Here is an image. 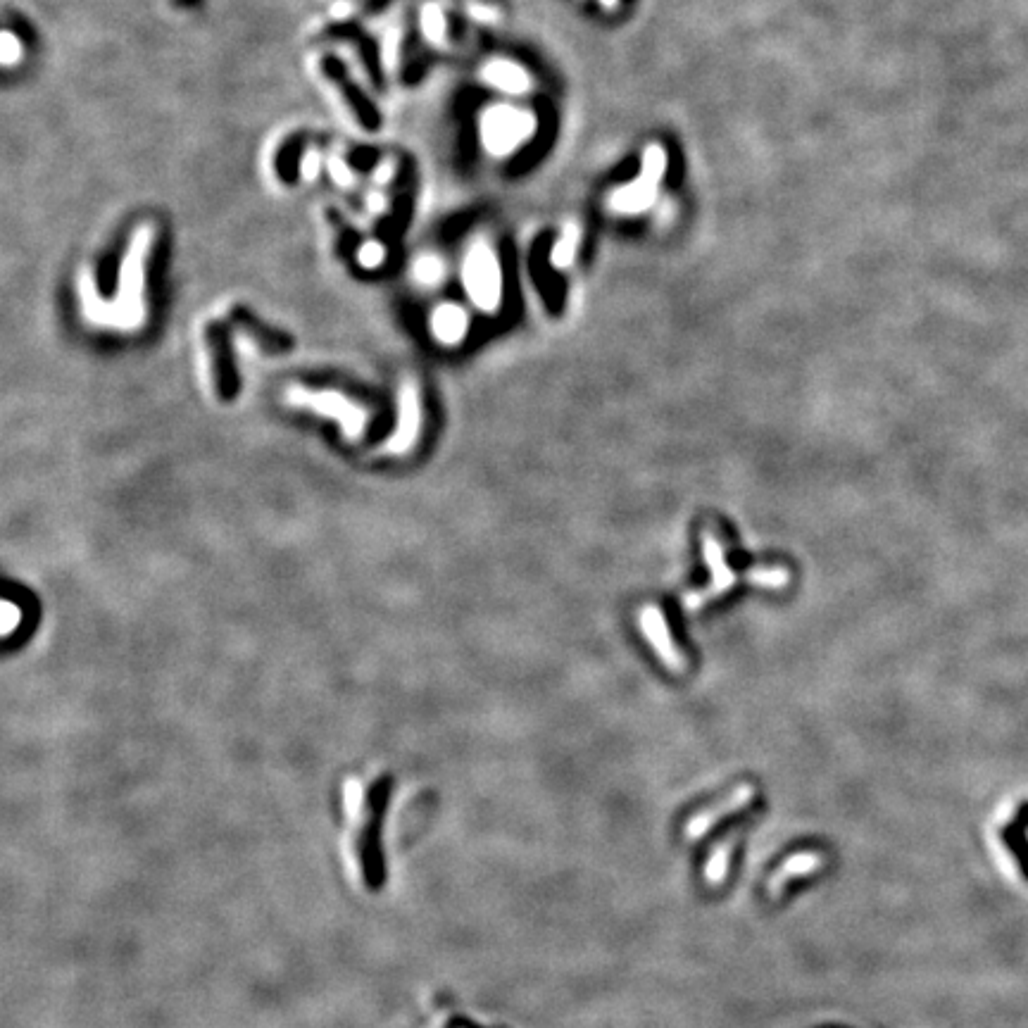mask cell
I'll return each mask as SVG.
<instances>
[{
  "mask_svg": "<svg viewBox=\"0 0 1028 1028\" xmlns=\"http://www.w3.org/2000/svg\"><path fill=\"white\" fill-rule=\"evenodd\" d=\"M745 579H748V584L760 588H783L791 581V574L786 567H750L745 572Z\"/></svg>",
  "mask_w": 1028,
  "mask_h": 1028,
  "instance_id": "9",
  "label": "cell"
},
{
  "mask_svg": "<svg viewBox=\"0 0 1028 1028\" xmlns=\"http://www.w3.org/2000/svg\"><path fill=\"white\" fill-rule=\"evenodd\" d=\"M750 798H752V786H738L736 791H733L731 795H726V798L719 802V805H714V807H710V810H702L700 814H695L691 824H688V836L695 838V836H700V833L710 831L712 826L724 817V814H729L733 810H738V807H743Z\"/></svg>",
  "mask_w": 1028,
  "mask_h": 1028,
  "instance_id": "7",
  "label": "cell"
},
{
  "mask_svg": "<svg viewBox=\"0 0 1028 1028\" xmlns=\"http://www.w3.org/2000/svg\"><path fill=\"white\" fill-rule=\"evenodd\" d=\"M469 329L467 315L455 305H443L438 307L431 317V331L438 341L445 343V346H457L462 341Z\"/></svg>",
  "mask_w": 1028,
  "mask_h": 1028,
  "instance_id": "8",
  "label": "cell"
},
{
  "mask_svg": "<svg viewBox=\"0 0 1028 1028\" xmlns=\"http://www.w3.org/2000/svg\"><path fill=\"white\" fill-rule=\"evenodd\" d=\"M360 260H362V262H365V265H367V267H374V265H379V262H381V260H384V250H381L379 246H367V248H365V250H362V253H360Z\"/></svg>",
  "mask_w": 1028,
  "mask_h": 1028,
  "instance_id": "14",
  "label": "cell"
},
{
  "mask_svg": "<svg viewBox=\"0 0 1028 1028\" xmlns=\"http://www.w3.org/2000/svg\"><path fill=\"white\" fill-rule=\"evenodd\" d=\"M726 864H729V848H717L714 850L710 864H707V881L719 883L726 874Z\"/></svg>",
  "mask_w": 1028,
  "mask_h": 1028,
  "instance_id": "11",
  "label": "cell"
},
{
  "mask_svg": "<svg viewBox=\"0 0 1028 1028\" xmlns=\"http://www.w3.org/2000/svg\"><path fill=\"white\" fill-rule=\"evenodd\" d=\"M638 626H641V633L645 636V641H650L655 655L660 657L662 664L669 669V672H674V674L686 672L688 662H686V657L681 655L679 645L674 643L672 631H669V624H667V619H664L660 607L645 605L641 614H638Z\"/></svg>",
  "mask_w": 1028,
  "mask_h": 1028,
  "instance_id": "5",
  "label": "cell"
},
{
  "mask_svg": "<svg viewBox=\"0 0 1028 1028\" xmlns=\"http://www.w3.org/2000/svg\"><path fill=\"white\" fill-rule=\"evenodd\" d=\"M286 403L293 407H307L317 415H327L336 419L350 441H357L367 431L369 412L365 407L355 405L353 400L336 391H310V388L293 386L286 393Z\"/></svg>",
  "mask_w": 1028,
  "mask_h": 1028,
  "instance_id": "2",
  "label": "cell"
},
{
  "mask_svg": "<svg viewBox=\"0 0 1028 1028\" xmlns=\"http://www.w3.org/2000/svg\"><path fill=\"white\" fill-rule=\"evenodd\" d=\"M143 255H146V246L136 241L129 250L127 260H124L115 305H103L93 296L89 284L84 286V310L93 324L124 331L141 327L143 319H146V307H143Z\"/></svg>",
  "mask_w": 1028,
  "mask_h": 1028,
  "instance_id": "1",
  "label": "cell"
},
{
  "mask_svg": "<svg viewBox=\"0 0 1028 1028\" xmlns=\"http://www.w3.org/2000/svg\"><path fill=\"white\" fill-rule=\"evenodd\" d=\"M22 622V610L10 600H0V636H10Z\"/></svg>",
  "mask_w": 1028,
  "mask_h": 1028,
  "instance_id": "10",
  "label": "cell"
},
{
  "mask_svg": "<svg viewBox=\"0 0 1028 1028\" xmlns=\"http://www.w3.org/2000/svg\"><path fill=\"white\" fill-rule=\"evenodd\" d=\"M422 434V393L415 381H405L398 391V424L391 438L381 450L393 455H405L415 448Z\"/></svg>",
  "mask_w": 1028,
  "mask_h": 1028,
  "instance_id": "4",
  "label": "cell"
},
{
  "mask_svg": "<svg viewBox=\"0 0 1028 1028\" xmlns=\"http://www.w3.org/2000/svg\"><path fill=\"white\" fill-rule=\"evenodd\" d=\"M702 557H705V564L710 567L712 581H710V586L698 588V591H691V593L683 595L681 605H683V610H688V612L700 610L702 605L722 598V595L729 593L738 581V574L733 572V569L729 567V562H726L722 543H719L717 538L710 534V531H702Z\"/></svg>",
  "mask_w": 1028,
  "mask_h": 1028,
  "instance_id": "3",
  "label": "cell"
},
{
  "mask_svg": "<svg viewBox=\"0 0 1028 1028\" xmlns=\"http://www.w3.org/2000/svg\"><path fill=\"white\" fill-rule=\"evenodd\" d=\"M817 864H819L817 855H793L791 860L786 862L783 871H788V874H807V871H812Z\"/></svg>",
  "mask_w": 1028,
  "mask_h": 1028,
  "instance_id": "13",
  "label": "cell"
},
{
  "mask_svg": "<svg viewBox=\"0 0 1028 1028\" xmlns=\"http://www.w3.org/2000/svg\"><path fill=\"white\" fill-rule=\"evenodd\" d=\"M20 55H22L20 41H17L12 34H0V62L12 65V62L20 60Z\"/></svg>",
  "mask_w": 1028,
  "mask_h": 1028,
  "instance_id": "12",
  "label": "cell"
},
{
  "mask_svg": "<svg viewBox=\"0 0 1028 1028\" xmlns=\"http://www.w3.org/2000/svg\"><path fill=\"white\" fill-rule=\"evenodd\" d=\"M467 291L481 310L493 312L500 303L498 265L488 255H476L467 265Z\"/></svg>",
  "mask_w": 1028,
  "mask_h": 1028,
  "instance_id": "6",
  "label": "cell"
}]
</instances>
